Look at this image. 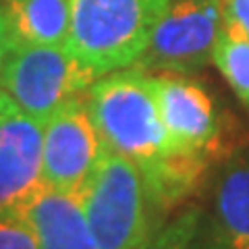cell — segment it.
<instances>
[{
	"mask_svg": "<svg viewBox=\"0 0 249 249\" xmlns=\"http://www.w3.org/2000/svg\"><path fill=\"white\" fill-rule=\"evenodd\" d=\"M85 104L106 150L147 168L175 152L160 121L152 77L137 67L98 77L85 91Z\"/></svg>",
	"mask_w": 249,
	"mask_h": 249,
	"instance_id": "6da1fadb",
	"label": "cell"
},
{
	"mask_svg": "<svg viewBox=\"0 0 249 249\" xmlns=\"http://www.w3.org/2000/svg\"><path fill=\"white\" fill-rule=\"evenodd\" d=\"M170 0H71L67 48L102 77L133 67Z\"/></svg>",
	"mask_w": 249,
	"mask_h": 249,
	"instance_id": "7a4b0ae2",
	"label": "cell"
},
{
	"mask_svg": "<svg viewBox=\"0 0 249 249\" xmlns=\"http://www.w3.org/2000/svg\"><path fill=\"white\" fill-rule=\"evenodd\" d=\"M81 208L100 249H147L152 201L133 160L106 150L79 191Z\"/></svg>",
	"mask_w": 249,
	"mask_h": 249,
	"instance_id": "3957f363",
	"label": "cell"
},
{
	"mask_svg": "<svg viewBox=\"0 0 249 249\" xmlns=\"http://www.w3.org/2000/svg\"><path fill=\"white\" fill-rule=\"evenodd\" d=\"M98 79L67 46L15 44L0 65V91L31 119L46 123Z\"/></svg>",
	"mask_w": 249,
	"mask_h": 249,
	"instance_id": "277c9868",
	"label": "cell"
},
{
	"mask_svg": "<svg viewBox=\"0 0 249 249\" xmlns=\"http://www.w3.org/2000/svg\"><path fill=\"white\" fill-rule=\"evenodd\" d=\"M224 0H170L150 44L133 67L142 71L193 73L212 60L222 29Z\"/></svg>",
	"mask_w": 249,
	"mask_h": 249,
	"instance_id": "5b68a950",
	"label": "cell"
},
{
	"mask_svg": "<svg viewBox=\"0 0 249 249\" xmlns=\"http://www.w3.org/2000/svg\"><path fill=\"white\" fill-rule=\"evenodd\" d=\"M104 154L106 145L89 116L85 96L69 100L44 123L42 170L44 183L52 189L79 196Z\"/></svg>",
	"mask_w": 249,
	"mask_h": 249,
	"instance_id": "8992f818",
	"label": "cell"
},
{
	"mask_svg": "<svg viewBox=\"0 0 249 249\" xmlns=\"http://www.w3.org/2000/svg\"><path fill=\"white\" fill-rule=\"evenodd\" d=\"M42 135L44 123L21 112L0 91V214L25 216L46 187Z\"/></svg>",
	"mask_w": 249,
	"mask_h": 249,
	"instance_id": "52a82bcc",
	"label": "cell"
},
{
	"mask_svg": "<svg viewBox=\"0 0 249 249\" xmlns=\"http://www.w3.org/2000/svg\"><path fill=\"white\" fill-rule=\"evenodd\" d=\"M152 88L173 150L206 156L216 145L220 131L206 89L178 73H158L152 77Z\"/></svg>",
	"mask_w": 249,
	"mask_h": 249,
	"instance_id": "ba28073f",
	"label": "cell"
},
{
	"mask_svg": "<svg viewBox=\"0 0 249 249\" xmlns=\"http://www.w3.org/2000/svg\"><path fill=\"white\" fill-rule=\"evenodd\" d=\"M25 218L37 237V249H100L75 193L46 185Z\"/></svg>",
	"mask_w": 249,
	"mask_h": 249,
	"instance_id": "9c48e42d",
	"label": "cell"
},
{
	"mask_svg": "<svg viewBox=\"0 0 249 249\" xmlns=\"http://www.w3.org/2000/svg\"><path fill=\"white\" fill-rule=\"evenodd\" d=\"M210 227L222 249H249V152L231 156L218 173Z\"/></svg>",
	"mask_w": 249,
	"mask_h": 249,
	"instance_id": "30bf717a",
	"label": "cell"
},
{
	"mask_svg": "<svg viewBox=\"0 0 249 249\" xmlns=\"http://www.w3.org/2000/svg\"><path fill=\"white\" fill-rule=\"evenodd\" d=\"M15 44L65 46L71 29V0H2Z\"/></svg>",
	"mask_w": 249,
	"mask_h": 249,
	"instance_id": "8fae6325",
	"label": "cell"
},
{
	"mask_svg": "<svg viewBox=\"0 0 249 249\" xmlns=\"http://www.w3.org/2000/svg\"><path fill=\"white\" fill-rule=\"evenodd\" d=\"M212 62L231 89L249 108V37L232 23H222L212 50Z\"/></svg>",
	"mask_w": 249,
	"mask_h": 249,
	"instance_id": "7c38bea8",
	"label": "cell"
},
{
	"mask_svg": "<svg viewBox=\"0 0 249 249\" xmlns=\"http://www.w3.org/2000/svg\"><path fill=\"white\" fill-rule=\"evenodd\" d=\"M158 249H222L208 222L191 218L189 224L177 227L170 235L158 239Z\"/></svg>",
	"mask_w": 249,
	"mask_h": 249,
	"instance_id": "4fadbf2b",
	"label": "cell"
},
{
	"mask_svg": "<svg viewBox=\"0 0 249 249\" xmlns=\"http://www.w3.org/2000/svg\"><path fill=\"white\" fill-rule=\"evenodd\" d=\"M0 249H37V237L25 216L0 214Z\"/></svg>",
	"mask_w": 249,
	"mask_h": 249,
	"instance_id": "5bb4252c",
	"label": "cell"
},
{
	"mask_svg": "<svg viewBox=\"0 0 249 249\" xmlns=\"http://www.w3.org/2000/svg\"><path fill=\"white\" fill-rule=\"evenodd\" d=\"M222 17L227 23L237 25L249 37V0H224Z\"/></svg>",
	"mask_w": 249,
	"mask_h": 249,
	"instance_id": "9a60e30c",
	"label": "cell"
},
{
	"mask_svg": "<svg viewBox=\"0 0 249 249\" xmlns=\"http://www.w3.org/2000/svg\"><path fill=\"white\" fill-rule=\"evenodd\" d=\"M13 46H15V42H13V37H11L9 25H6L4 13H2V9H0V65H2V60L6 58V54L11 52Z\"/></svg>",
	"mask_w": 249,
	"mask_h": 249,
	"instance_id": "2e32d148",
	"label": "cell"
}]
</instances>
